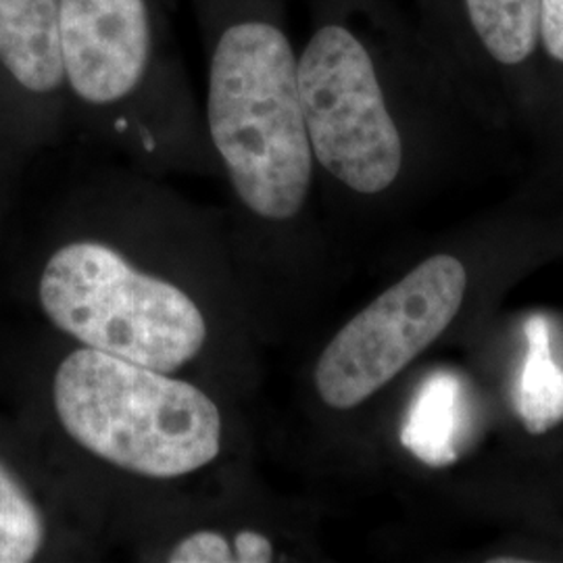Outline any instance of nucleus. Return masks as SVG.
<instances>
[{
    "label": "nucleus",
    "instance_id": "nucleus-4",
    "mask_svg": "<svg viewBox=\"0 0 563 563\" xmlns=\"http://www.w3.org/2000/svg\"><path fill=\"white\" fill-rule=\"evenodd\" d=\"M467 274L434 255L369 302L323 349L316 386L332 409L367 401L437 341L462 309Z\"/></svg>",
    "mask_w": 563,
    "mask_h": 563
},
{
    "label": "nucleus",
    "instance_id": "nucleus-8",
    "mask_svg": "<svg viewBox=\"0 0 563 563\" xmlns=\"http://www.w3.org/2000/svg\"><path fill=\"white\" fill-rule=\"evenodd\" d=\"M528 355L520 380V416L530 434H544L563 422V372L551 357L549 323L541 316L526 322Z\"/></svg>",
    "mask_w": 563,
    "mask_h": 563
},
{
    "label": "nucleus",
    "instance_id": "nucleus-10",
    "mask_svg": "<svg viewBox=\"0 0 563 563\" xmlns=\"http://www.w3.org/2000/svg\"><path fill=\"white\" fill-rule=\"evenodd\" d=\"M44 520L20 483L0 465V563H27L41 553Z\"/></svg>",
    "mask_w": 563,
    "mask_h": 563
},
{
    "label": "nucleus",
    "instance_id": "nucleus-2",
    "mask_svg": "<svg viewBox=\"0 0 563 563\" xmlns=\"http://www.w3.org/2000/svg\"><path fill=\"white\" fill-rule=\"evenodd\" d=\"M41 305L60 332L88 349L159 372L192 362L207 341L197 302L134 269L101 242H71L42 272Z\"/></svg>",
    "mask_w": 563,
    "mask_h": 563
},
{
    "label": "nucleus",
    "instance_id": "nucleus-5",
    "mask_svg": "<svg viewBox=\"0 0 563 563\" xmlns=\"http://www.w3.org/2000/svg\"><path fill=\"white\" fill-rule=\"evenodd\" d=\"M67 92L88 107L134 99L176 55L157 0H59Z\"/></svg>",
    "mask_w": 563,
    "mask_h": 563
},
{
    "label": "nucleus",
    "instance_id": "nucleus-9",
    "mask_svg": "<svg viewBox=\"0 0 563 563\" xmlns=\"http://www.w3.org/2000/svg\"><path fill=\"white\" fill-rule=\"evenodd\" d=\"M486 51L504 65L528 59L541 36L543 0H465Z\"/></svg>",
    "mask_w": 563,
    "mask_h": 563
},
{
    "label": "nucleus",
    "instance_id": "nucleus-11",
    "mask_svg": "<svg viewBox=\"0 0 563 563\" xmlns=\"http://www.w3.org/2000/svg\"><path fill=\"white\" fill-rule=\"evenodd\" d=\"M172 563H232L234 549L222 534L201 530L186 537L169 555Z\"/></svg>",
    "mask_w": 563,
    "mask_h": 563
},
{
    "label": "nucleus",
    "instance_id": "nucleus-1",
    "mask_svg": "<svg viewBox=\"0 0 563 563\" xmlns=\"http://www.w3.org/2000/svg\"><path fill=\"white\" fill-rule=\"evenodd\" d=\"M53 399L76 443L132 474L178 478L222 449V413L201 388L88 346L60 362Z\"/></svg>",
    "mask_w": 563,
    "mask_h": 563
},
{
    "label": "nucleus",
    "instance_id": "nucleus-3",
    "mask_svg": "<svg viewBox=\"0 0 563 563\" xmlns=\"http://www.w3.org/2000/svg\"><path fill=\"white\" fill-rule=\"evenodd\" d=\"M299 99L311 153L323 169L360 195H378L399 178L402 141L376 63L341 23L318 27L299 65Z\"/></svg>",
    "mask_w": 563,
    "mask_h": 563
},
{
    "label": "nucleus",
    "instance_id": "nucleus-7",
    "mask_svg": "<svg viewBox=\"0 0 563 563\" xmlns=\"http://www.w3.org/2000/svg\"><path fill=\"white\" fill-rule=\"evenodd\" d=\"M462 386L451 374L432 376L411 409L402 430V444L430 465H449L457 460L462 430Z\"/></svg>",
    "mask_w": 563,
    "mask_h": 563
},
{
    "label": "nucleus",
    "instance_id": "nucleus-6",
    "mask_svg": "<svg viewBox=\"0 0 563 563\" xmlns=\"http://www.w3.org/2000/svg\"><path fill=\"white\" fill-rule=\"evenodd\" d=\"M0 84L32 101L67 92L59 0H0Z\"/></svg>",
    "mask_w": 563,
    "mask_h": 563
},
{
    "label": "nucleus",
    "instance_id": "nucleus-13",
    "mask_svg": "<svg viewBox=\"0 0 563 563\" xmlns=\"http://www.w3.org/2000/svg\"><path fill=\"white\" fill-rule=\"evenodd\" d=\"M274 560V544L260 532L244 530L234 539V562L267 563Z\"/></svg>",
    "mask_w": 563,
    "mask_h": 563
},
{
    "label": "nucleus",
    "instance_id": "nucleus-12",
    "mask_svg": "<svg viewBox=\"0 0 563 563\" xmlns=\"http://www.w3.org/2000/svg\"><path fill=\"white\" fill-rule=\"evenodd\" d=\"M541 36L547 53L563 63V0H543Z\"/></svg>",
    "mask_w": 563,
    "mask_h": 563
}]
</instances>
